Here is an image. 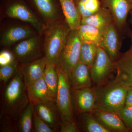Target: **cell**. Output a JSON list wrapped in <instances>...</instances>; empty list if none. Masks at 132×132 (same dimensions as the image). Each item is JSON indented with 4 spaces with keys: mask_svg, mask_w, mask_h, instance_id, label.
Masks as SVG:
<instances>
[{
    "mask_svg": "<svg viewBox=\"0 0 132 132\" xmlns=\"http://www.w3.org/2000/svg\"><path fill=\"white\" fill-rule=\"evenodd\" d=\"M71 30L65 19L46 25L43 48L47 64H59L61 54Z\"/></svg>",
    "mask_w": 132,
    "mask_h": 132,
    "instance_id": "obj_2",
    "label": "cell"
},
{
    "mask_svg": "<svg viewBox=\"0 0 132 132\" xmlns=\"http://www.w3.org/2000/svg\"><path fill=\"white\" fill-rule=\"evenodd\" d=\"M19 62L15 59L12 63L1 67L0 80L3 83H7L15 74L19 69Z\"/></svg>",
    "mask_w": 132,
    "mask_h": 132,
    "instance_id": "obj_28",
    "label": "cell"
},
{
    "mask_svg": "<svg viewBox=\"0 0 132 132\" xmlns=\"http://www.w3.org/2000/svg\"><path fill=\"white\" fill-rule=\"evenodd\" d=\"M78 1H79V0H75V2H76Z\"/></svg>",
    "mask_w": 132,
    "mask_h": 132,
    "instance_id": "obj_38",
    "label": "cell"
},
{
    "mask_svg": "<svg viewBox=\"0 0 132 132\" xmlns=\"http://www.w3.org/2000/svg\"><path fill=\"white\" fill-rule=\"evenodd\" d=\"M35 35V31L28 27L19 25L12 26L1 33L0 43L3 46H10L17 42Z\"/></svg>",
    "mask_w": 132,
    "mask_h": 132,
    "instance_id": "obj_16",
    "label": "cell"
},
{
    "mask_svg": "<svg viewBox=\"0 0 132 132\" xmlns=\"http://www.w3.org/2000/svg\"><path fill=\"white\" fill-rule=\"evenodd\" d=\"M117 72L115 79L132 88V44L127 52L120 54L115 62Z\"/></svg>",
    "mask_w": 132,
    "mask_h": 132,
    "instance_id": "obj_13",
    "label": "cell"
},
{
    "mask_svg": "<svg viewBox=\"0 0 132 132\" xmlns=\"http://www.w3.org/2000/svg\"><path fill=\"white\" fill-rule=\"evenodd\" d=\"M102 5L110 11L113 17L114 22L119 31L126 26L128 14L132 10L128 0H100Z\"/></svg>",
    "mask_w": 132,
    "mask_h": 132,
    "instance_id": "obj_9",
    "label": "cell"
},
{
    "mask_svg": "<svg viewBox=\"0 0 132 132\" xmlns=\"http://www.w3.org/2000/svg\"><path fill=\"white\" fill-rule=\"evenodd\" d=\"M65 20L71 30H77L81 25V18L75 0H58Z\"/></svg>",
    "mask_w": 132,
    "mask_h": 132,
    "instance_id": "obj_20",
    "label": "cell"
},
{
    "mask_svg": "<svg viewBox=\"0 0 132 132\" xmlns=\"http://www.w3.org/2000/svg\"><path fill=\"white\" fill-rule=\"evenodd\" d=\"M77 30L81 42L90 43L99 46L104 31L94 26L86 24H81Z\"/></svg>",
    "mask_w": 132,
    "mask_h": 132,
    "instance_id": "obj_22",
    "label": "cell"
},
{
    "mask_svg": "<svg viewBox=\"0 0 132 132\" xmlns=\"http://www.w3.org/2000/svg\"><path fill=\"white\" fill-rule=\"evenodd\" d=\"M114 70L115 62L112 61L105 51L98 46L96 59L90 68L93 85L98 86L106 82L109 75Z\"/></svg>",
    "mask_w": 132,
    "mask_h": 132,
    "instance_id": "obj_7",
    "label": "cell"
},
{
    "mask_svg": "<svg viewBox=\"0 0 132 132\" xmlns=\"http://www.w3.org/2000/svg\"><path fill=\"white\" fill-rule=\"evenodd\" d=\"M56 69L59 81L55 102L61 121H74L73 104L68 76L58 64Z\"/></svg>",
    "mask_w": 132,
    "mask_h": 132,
    "instance_id": "obj_5",
    "label": "cell"
},
{
    "mask_svg": "<svg viewBox=\"0 0 132 132\" xmlns=\"http://www.w3.org/2000/svg\"><path fill=\"white\" fill-rule=\"evenodd\" d=\"M128 1L130 3V4H131V6L132 7V0H128Z\"/></svg>",
    "mask_w": 132,
    "mask_h": 132,
    "instance_id": "obj_37",
    "label": "cell"
},
{
    "mask_svg": "<svg viewBox=\"0 0 132 132\" xmlns=\"http://www.w3.org/2000/svg\"><path fill=\"white\" fill-rule=\"evenodd\" d=\"M125 106H132V88H130L127 92L125 101Z\"/></svg>",
    "mask_w": 132,
    "mask_h": 132,
    "instance_id": "obj_34",
    "label": "cell"
},
{
    "mask_svg": "<svg viewBox=\"0 0 132 132\" xmlns=\"http://www.w3.org/2000/svg\"><path fill=\"white\" fill-rule=\"evenodd\" d=\"M71 88L75 90L93 87L90 67L85 63L79 61L68 76Z\"/></svg>",
    "mask_w": 132,
    "mask_h": 132,
    "instance_id": "obj_14",
    "label": "cell"
},
{
    "mask_svg": "<svg viewBox=\"0 0 132 132\" xmlns=\"http://www.w3.org/2000/svg\"><path fill=\"white\" fill-rule=\"evenodd\" d=\"M27 1L40 16L45 25L62 19L55 0Z\"/></svg>",
    "mask_w": 132,
    "mask_h": 132,
    "instance_id": "obj_12",
    "label": "cell"
},
{
    "mask_svg": "<svg viewBox=\"0 0 132 132\" xmlns=\"http://www.w3.org/2000/svg\"><path fill=\"white\" fill-rule=\"evenodd\" d=\"M98 46L90 43L81 42L79 61L87 64L90 68L97 57Z\"/></svg>",
    "mask_w": 132,
    "mask_h": 132,
    "instance_id": "obj_27",
    "label": "cell"
},
{
    "mask_svg": "<svg viewBox=\"0 0 132 132\" xmlns=\"http://www.w3.org/2000/svg\"><path fill=\"white\" fill-rule=\"evenodd\" d=\"M15 59L13 52L8 50H3L0 53V66L2 67L9 64Z\"/></svg>",
    "mask_w": 132,
    "mask_h": 132,
    "instance_id": "obj_32",
    "label": "cell"
},
{
    "mask_svg": "<svg viewBox=\"0 0 132 132\" xmlns=\"http://www.w3.org/2000/svg\"><path fill=\"white\" fill-rule=\"evenodd\" d=\"M81 45L77 29L71 30L58 64L68 76L79 61Z\"/></svg>",
    "mask_w": 132,
    "mask_h": 132,
    "instance_id": "obj_6",
    "label": "cell"
},
{
    "mask_svg": "<svg viewBox=\"0 0 132 132\" xmlns=\"http://www.w3.org/2000/svg\"><path fill=\"white\" fill-rule=\"evenodd\" d=\"M60 128L61 132L79 131L78 126L74 121H61Z\"/></svg>",
    "mask_w": 132,
    "mask_h": 132,
    "instance_id": "obj_31",
    "label": "cell"
},
{
    "mask_svg": "<svg viewBox=\"0 0 132 132\" xmlns=\"http://www.w3.org/2000/svg\"><path fill=\"white\" fill-rule=\"evenodd\" d=\"M43 78L48 87L56 100L59 81L56 65L47 64Z\"/></svg>",
    "mask_w": 132,
    "mask_h": 132,
    "instance_id": "obj_26",
    "label": "cell"
},
{
    "mask_svg": "<svg viewBox=\"0 0 132 132\" xmlns=\"http://www.w3.org/2000/svg\"><path fill=\"white\" fill-rule=\"evenodd\" d=\"M81 126L88 132H110L97 120L91 112L81 113Z\"/></svg>",
    "mask_w": 132,
    "mask_h": 132,
    "instance_id": "obj_25",
    "label": "cell"
},
{
    "mask_svg": "<svg viewBox=\"0 0 132 132\" xmlns=\"http://www.w3.org/2000/svg\"><path fill=\"white\" fill-rule=\"evenodd\" d=\"M75 3L81 19L94 14L102 6L100 0H79Z\"/></svg>",
    "mask_w": 132,
    "mask_h": 132,
    "instance_id": "obj_24",
    "label": "cell"
},
{
    "mask_svg": "<svg viewBox=\"0 0 132 132\" xmlns=\"http://www.w3.org/2000/svg\"><path fill=\"white\" fill-rule=\"evenodd\" d=\"M96 109L118 114L125 106L127 94L130 88L114 79L95 86Z\"/></svg>",
    "mask_w": 132,
    "mask_h": 132,
    "instance_id": "obj_3",
    "label": "cell"
},
{
    "mask_svg": "<svg viewBox=\"0 0 132 132\" xmlns=\"http://www.w3.org/2000/svg\"><path fill=\"white\" fill-rule=\"evenodd\" d=\"M29 103L24 76L19 68L8 82L2 92L1 100V111L13 119L18 120Z\"/></svg>",
    "mask_w": 132,
    "mask_h": 132,
    "instance_id": "obj_1",
    "label": "cell"
},
{
    "mask_svg": "<svg viewBox=\"0 0 132 132\" xmlns=\"http://www.w3.org/2000/svg\"><path fill=\"white\" fill-rule=\"evenodd\" d=\"M130 16H131V17H130V22H131V23L132 24V10H131V12H130Z\"/></svg>",
    "mask_w": 132,
    "mask_h": 132,
    "instance_id": "obj_36",
    "label": "cell"
},
{
    "mask_svg": "<svg viewBox=\"0 0 132 132\" xmlns=\"http://www.w3.org/2000/svg\"><path fill=\"white\" fill-rule=\"evenodd\" d=\"M71 93L73 105L78 112H90L96 109L95 86L78 90L71 88Z\"/></svg>",
    "mask_w": 132,
    "mask_h": 132,
    "instance_id": "obj_10",
    "label": "cell"
},
{
    "mask_svg": "<svg viewBox=\"0 0 132 132\" xmlns=\"http://www.w3.org/2000/svg\"><path fill=\"white\" fill-rule=\"evenodd\" d=\"M13 53L20 63L30 62L42 57L40 39L36 35L24 40L14 48Z\"/></svg>",
    "mask_w": 132,
    "mask_h": 132,
    "instance_id": "obj_8",
    "label": "cell"
},
{
    "mask_svg": "<svg viewBox=\"0 0 132 132\" xmlns=\"http://www.w3.org/2000/svg\"><path fill=\"white\" fill-rule=\"evenodd\" d=\"M34 112V105L29 102L27 107L21 114L18 119L16 126L18 132L32 131Z\"/></svg>",
    "mask_w": 132,
    "mask_h": 132,
    "instance_id": "obj_23",
    "label": "cell"
},
{
    "mask_svg": "<svg viewBox=\"0 0 132 132\" xmlns=\"http://www.w3.org/2000/svg\"><path fill=\"white\" fill-rule=\"evenodd\" d=\"M46 65L44 57L28 63H20L19 69L24 76L27 87L43 77Z\"/></svg>",
    "mask_w": 132,
    "mask_h": 132,
    "instance_id": "obj_15",
    "label": "cell"
},
{
    "mask_svg": "<svg viewBox=\"0 0 132 132\" xmlns=\"http://www.w3.org/2000/svg\"><path fill=\"white\" fill-rule=\"evenodd\" d=\"M37 115L51 127L58 129L61 120L56 102H43L34 105Z\"/></svg>",
    "mask_w": 132,
    "mask_h": 132,
    "instance_id": "obj_19",
    "label": "cell"
},
{
    "mask_svg": "<svg viewBox=\"0 0 132 132\" xmlns=\"http://www.w3.org/2000/svg\"><path fill=\"white\" fill-rule=\"evenodd\" d=\"M113 22V17L111 12L102 6L94 14L86 19H81V24L91 25L104 31Z\"/></svg>",
    "mask_w": 132,
    "mask_h": 132,
    "instance_id": "obj_21",
    "label": "cell"
},
{
    "mask_svg": "<svg viewBox=\"0 0 132 132\" xmlns=\"http://www.w3.org/2000/svg\"><path fill=\"white\" fill-rule=\"evenodd\" d=\"M119 32L114 22H113L103 32L99 45L105 51L111 60L115 62L120 54L121 42Z\"/></svg>",
    "mask_w": 132,
    "mask_h": 132,
    "instance_id": "obj_11",
    "label": "cell"
},
{
    "mask_svg": "<svg viewBox=\"0 0 132 132\" xmlns=\"http://www.w3.org/2000/svg\"><path fill=\"white\" fill-rule=\"evenodd\" d=\"M2 15L19 19L31 24L38 32H44L46 25L28 6L25 0H1Z\"/></svg>",
    "mask_w": 132,
    "mask_h": 132,
    "instance_id": "obj_4",
    "label": "cell"
},
{
    "mask_svg": "<svg viewBox=\"0 0 132 132\" xmlns=\"http://www.w3.org/2000/svg\"><path fill=\"white\" fill-rule=\"evenodd\" d=\"M130 131L132 132V130H131Z\"/></svg>",
    "mask_w": 132,
    "mask_h": 132,
    "instance_id": "obj_39",
    "label": "cell"
},
{
    "mask_svg": "<svg viewBox=\"0 0 132 132\" xmlns=\"http://www.w3.org/2000/svg\"><path fill=\"white\" fill-rule=\"evenodd\" d=\"M33 131L35 132H55L58 129L51 127L39 117L35 111L33 121Z\"/></svg>",
    "mask_w": 132,
    "mask_h": 132,
    "instance_id": "obj_29",
    "label": "cell"
},
{
    "mask_svg": "<svg viewBox=\"0 0 132 132\" xmlns=\"http://www.w3.org/2000/svg\"><path fill=\"white\" fill-rule=\"evenodd\" d=\"M91 112L97 120L110 132L128 131L118 114L99 109H95Z\"/></svg>",
    "mask_w": 132,
    "mask_h": 132,
    "instance_id": "obj_18",
    "label": "cell"
},
{
    "mask_svg": "<svg viewBox=\"0 0 132 132\" xmlns=\"http://www.w3.org/2000/svg\"><path fill=\"white\" fill-rule=\"evenodd\" d=\"M128 36L130 37V39H131V42L132 44V30L130 31L129 33H128Z\"/></svg>",
    "mask_w": 132,
    "mask_h": 132,
    "instance_id": "obj_35",
    "label": "cell"
},
{
    "mask_svg": "<svg viewBox=\"0 0 132 132\" xmlns=\"http://www.w3.org/2000/svg\"><path fill=\"white\" fill-rule=\"evenodd\" d=\"M3 116L2 118H1V131L3 132H13L14 129L12 128V121L11 119H12L9 116L5 114L2 113Z\"/></svg>",
    "mask_w": 132,
    "mask_h": 132,
    "instance_id": "obj_33",
    "label": "cell"
},
{
    "mask_svg": "<svg viewBox=\"0 0 132 132\" xmlns=\"http://www.w3.org/2000/svg\"><path fill=\"white\" fill-rule=\"evenodd\" d=\"M27 90L29 102L34 105L43 102H55L43 77L27 87Z\"/></svg>",
    "mask_w": 132,
    "mask_h": 132,
    "instance_id": "obj_17",
    "label": "cell"
},
{
    "mask_svg": "<svg viewBox=\"0 0 132 132\" xmlns=\"http://www.w3.org/2000/svg\"><path fill=\"white\" fill-rule=\"evenodd\" d=\"M128 131L132 130V106H125L119 113Z\"/></svg>",
    "mask_w": 132,
    "mask_h": 132,
    "instance_id": "obj_30",
    "label": "cell"
}]
</instances>
